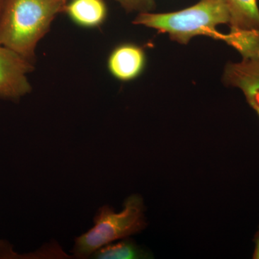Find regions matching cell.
Returning <instances> with one entry per match:
<instances>
[{
	"label": "cell",
	"mask_w": 259,
	"mask_h": 259,
	"mask_svg": "<svg viewBox=\"0 0 259 259\" xmlns=\"http://www.w3.org/2000/svg\"><path fill=\"white\" fill-rule=\"evenodd\" d=\"M66 0H6L0 15V45L33 64L38 42Z\"/></svg>",
	"instance_id": "1"
},
{
	"label": "cell",
	"mask_w": 259,
	"mask_h": 259,
	"mask_svg": "<svg viewBox=\"0 0 259 259\" xmlns=\"http://www.w3.org/2000/svg\"><path fill=\"white\" fill-rule=\"evenodd\" d=\"M229 22L226 0H199L193 6L173 13H139L134 23L166 32L172 40L186 44L197 35L223 40L224 34L218 32L216 27Z\"/></svg>",
	"instance_id": "2"
},
{
	"label": "cell",
	"mask_w": 259,
	"mask_h": 259,
	"mask_svg": "<svg viewBox=\"0 0 259 259\" xmlns=\"http://www.w3.org/2000/svg\"><path fill=\"white\" fill-rule=\"evenodd\" d=\"M144 212V202L138 194L126 199L120 212L107 205L100 207L93 228L75 238L73 253L78 258H88L102 247L142 231L146 226Z\"/></svg>",
	"instance_id": "3"
},
{
	"label": "cell",
	"mask_w": 259,
	"mask_h": 259,
	"mask_svg": "<svg viewBox=\"0 0 259 259\" xmlns=\"http://www.w3.org/2000/svg\"><path fill=\"white\" fill-rule=\"evenodd\" d=\"M230 13L229 33L223 40L242 58L259 55V9L256 0H226Z\"/></svg>",
	"instance_id": "4"
},
{
	"label": "cell",
	"mask_w": 259,
	"mask_h": 259,
	"mask_svg": "<svg viewBox=\"0 0 259 259\" xmlns=\"http://www.w3.org/2000/svg\"><path fill=\"white\" fill-rule=\"evenodd\" d=\"M33 64L0 45V99L17 101L30 93L28 74Z\"/></svg>",
	"instance_id": "5"
},
{
	"label": "cell",
	"mask_w": 259,
	"mask_h": 259,
	"mask_svg": "<svg viewBox=\"0 0 259 259\" xmlns=\"http://www.w3.org/2000/svg\"><path fill=\"white\" fill-rule=\"evenodd\" d=\"M223 80L226 84L241 90L259 117V56L227 64Z\"/></svg>",
	"instance_id": "6"
},
{
	"label": "cell",
	"mask_w": 259,
	"mask_h": 259,
	"mask_svg": "<svg viewBox=\"0 0 259 259\" xmlns=\"http://www.w3.org/2000/svg\"><path fill=\"white\" fill-rule=\"evenodd\" d=\"M144 49L133 44L117 46L107 59L110 74L122 81H129L139 77L146 66Z\"/></svg>",
	"instance_id": "7"
},
{
	"label": "cell",
	"mask_w": 259,
	"mask_h": 259,
	"mask_svg": "<svg viewBox=\"0 0 259 259\" xmlns=\"http://www.w3.org/2000/svg\"><path fill=\"white\" fill-rule=\"evenodd\" d=\"M64 13L81 28H95L105 23L107 8L104 0H69Z\"/></svg>",
	"instance_id": "8"
},
{
	"label": "cell",
	"mask_w": 259,
	"mask_h": 259,
	"mask_svg": "<svg viewBox=\"0 0 259 259\" xmlns=\"http://www.w3.org/2000/svg\"><path fill=\"white\" fill-rule=\"evenodd\" d=\"M92 255L98 259H137L144 258L146 255L134 243L126 240L105 245Z\"/></svg>",
	"instance_id": "9"
},
{
	"label": "cell",
	"mask_w": 259,
	"mask_h": 259,
	"mask_svg": "<svg viewBox=\"0 0 259 259\" xmlns=\"http://www.w3.org/2000/svg\"><path fill=\"white\" fill-rule=\"evenodd\" d=\"M127 12L149 13L156 6L155 0H115Z\"/></svg>",
	"instance_id": "10"
},
{
	"label": "cell",
	"mask_w": 259,
	"mask_h": 259,
	"mask_svg": "<svg viewBox=\"0 0 259 259\" xmlns=\"http://www.w3.org/2000/svg\"><path fill=\"white\" fill-rule=\"evenodd\" d=\"M255 248L253 258L259 259V231L255 236Z\"/></svg>",
	"instance_id": "11"
},
{
	"label": "cell",
	"mask_w": 259,
	"mask_h": 259,
	"mask_svg": "<svg viewBox=\"0 0 259 259\" xmlns=\"http://www.w3.org/2000/svg\"><path fill=\"white\" fill-rule=\"evenodd\" d=\"M5 1H6V0H0V15H1L2 11H3Z\"/></svg>",
	"instance_id": "12"
},
{
	"label": "cell",
	"mask_w": 259,
	"mask_h": 259,
	"mask_svg": "<svg viewBox=\"0 0 259 259\" xmlns=\"http://www.w3.org/2000/svg\"><path fill=\"white\" fill-rule=\"evenodd\" d=\"M66 1H67V2H68V1H69V0H66Z\"/></svg>",
	"instance_id": "13"
}]
</instances>
